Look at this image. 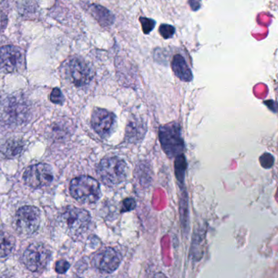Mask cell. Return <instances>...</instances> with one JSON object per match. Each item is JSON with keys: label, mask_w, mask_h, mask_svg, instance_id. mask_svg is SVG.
Listing matches in <instances>:
<instances>
[{"label": "cell", "mask_w": 278, "mask_h": 278, "mask_svg": "<svg viewBox=\"0 0 278 278\" xmlns=\"http://www.w3.org/2000/svg\"><path fill=\"white\" fill-rule=\"evenodd\" d=\"M61 221L69 236L79 239L88 230L91 218L86 210L69 207L61 214Z\"/></svg>", "instance_id": "1"}, {"label": "cell", "mask_w": 278, "mask_h": 278, "mask_svg": "<svg viewBox=\"0 0 278 278\" xmlns=\"http://www.w3.org/2000/svg\"><path fill=\"white\" fill-rule=\"evenodd\" d=\"M71 195L82 204H94L100 198V183L90 176L73 179L69 186Z\"/></svg>", "instance_id": "2"}, {"label": "cell", "mask_w": 278, "mask_h": 278, "mask_svg": "<svg viewBox=\"0 0 278 278\" xmlns=\"http://www.w3.org/2000/svg\"><path fill=\"white\" fill-rule=\"evenodd\" d=\"M97 173L104 184L116 186L126 180L127 167L126 162L118 157L104 158L98 165Z\"/></svg>", "instance_id": "3"}, {"label": "cell", "mask_w": 278, "mask_h": 278, "mask_svg": "<svg viewBox=\"0 0 278 278\" xmlns=\"http://www.w3.org/2000/svg\"><path fill=\"white\" fill-rule=\"evenodd\" d=\"M160 142L162 149L170 158L183 155L185 143L181 133L180 126L175 122L161 126L159 130Z\"/></svg>", "instance_id": "4"}, {"label": "cell", "mask_w": 278, "mask_h": 278, "mask_svg": "<svg viewBox=\"0 0 278 278\" xmlns=\"http://www.w3.org/2000/svg\"><path fill=\"white\" fill-rule=\"evenodd\" d=\"M40 211L33 206H25L18 210L14 219L16 231L29 236L37 231L40 225Z\"/></svg>", "instance_id": "5"}, {"label": "cell", "mask_w": 278, "mask_h": 278, "mask_svg": "<svg viewBox=\"0 0 278 278\" xmlns=\"http://www.w3.org/2000/svg\"><path fill=\"white\" fill-rule=\"evenodd\" d=\"M51 258V251L43 243L29 246L23 255V262L29 270L39 272L45 269Z\"/></svg>", "instance_id": "6"}, {"label": "cell", "mask_w": 278, "mask_h": 278, "mask_svg": "<svg viewBox=\"0 0 278 278\" xmlns=\"http://www.w3.org/2000/svg\"><path fill=\"white\" fill-rule=\"evenodd\" d=\"M25 53L19 47L5 46L0 48V69L6 73H16L25 67Z\"/></svg>", "instance_id": "7"}, {"label": "cell", "mask_w": 278, "mask_h": 278, "mask_svg": "<svg viewBox=\"0 0 278 278\" xmlns=\"http://www.w3.org/2000/svg\"><path fill=\"white\" fill-rule=\"evenodd\" d=\"M53 177L52 169L47 164L32 165L26 169L23 175L25 183L33 188L48 186L53 181Z\"/></svg>", "instance_id": "8"}, {"label": "cell", "mask_w": 278, "mask_h": 278, "mask_svg": "<svg viewBox=\"0 0 278 278\" xmlns=\"http://www.w3.org/2000/svg\"><path fill=\"white\" fill-rule=\"evenodd\" d=\"M67 73L71 82L76 87H84L92 79V73L87 64L83 59L74 58L71 59L67 65Z\"/></svg>", "instance_id": "9"}, {"label": "cell", "mask_w": 278, "mask_h": 278, "mask_svg": "<svg viewBox=\"0 0 278 278\" xmlns=\"http://www.w3.org/2000/svg\"><path fill=\"white\" fill-rule=\"evenodd\" d=\"M121 262L122 256L112 247H107L98 251L92 260L93 265L95 268L108 273L116 271Z\"/></svg>", "instance_id": "10"}, {"label": "cell", "mask_w": 278, "mask_h": 278, "mask_svg": "<svg viewBox=\"0 0 278 278\" xmlns=\"http://www.w3.org/2000/svg\"><path fill=\"white\" fill-rule=\"evenodd\" d=\"M116 118L108 110L96 108L91 116V126L100 137H107L113 131Z\"/></svg>", "instance_id": "11"}, {"label": "cell", "mask_w": 278, "mask_h": 278, "mask_svg": "<svg viewBox=\"0 0 278 278\" xmlns=\"http://www.w3.org/2000/svg\"><path fill=\"white\" fill-rule=\"evenodd\" d=\"M4 107V115L7 121L20 122L26 118V105L22 101L15 98L8 100Z\"/></svg>", "instance_id": "12"}, {"label": "cell", "mask_w": 278, "mask_h": 278, "mask_svg": "<svg viewBox=\"0 0 278 278\" xmlns=\"http://www.w3.org/2000/svg\"><path fill=\"white\" fill-rule=\"evenodd\" d=\"M172 69L174 74L182 82L189 83L192 81V72L182 55H175L173 56L172 61Z\"/></svg>", "instance_id": "13"}, {"label": "cell", "mask_w": 278, "mask_h": 278, "mask_svg": "<svg viewBox=\"0 0 278 278\" xmlns=\"http://www.w3.org/2000/svg\"><path fill=\"white\" fill-rule=\"evenodd\" d=\"M24 143L19 139H9L0 147V153L7 159L16 158L22 154Z\"/></svg>", "instance_id": "14"}, {"label": "cell", "mask_w": 278, "mask_h": 278, "mask_svg": "<svg viewBox=\"0 0 278 278\" xmlns=\"http://www.w3.org/2000/svg\"><path fill=\"white\" fill-rule=\"evenodd\" d=\"M90 13L92 14L94 19L102 26H112L114 22V16L110 11L101 5L91 4L90 5Z\"/></svg>", "instance_id": "15"}, {"label": "cell", "mask_w": 278, "mask_h": 278, "mask_svg": "<svg viewBox=\"0 0 278 278\" xmlns=\"http://www.w3.org/2000/svg\"><path fill=\"white\" fill-rule=\"evenodd\" d=\"M15 237L10 233H0V258L7 256L12 252L15 247Z\"/></svg>", "instance_id": "16"}, {"label": "cell", "mask_w": 278, "mask_h": 278, "mask_svg": "<svg viewBox=\"0 0 278 278\" xmlns=\"http://www.w3.org/2000/svg\"><path fill=\"white\" fill-rule=\"evenodd\" d=\"M186 161L184 155H181L176 157L175 161V174L176 179L180 182L181 184L184 183L185 173H186Z\"/></svg>", "instance_id": "17"}, {"label": "cell", "mask_w": 278, "mask_h": 278, "mask_svg": "<svg viewBox=\"0 0 278 278\" xmlns=\"http://www.w3.org/2000/svg\"><path fill=\"white\" fill-rule=\"evenodd\" d=\"M159 32L161 35L165 39H169L172 36L174 35L175 28L168 24H162L159 28Z\"/></svg>", "instance_id": "18"}, {"label": "cell", "mask_w": 278, "mask_h": 278, "mask_svg": "<svg viewBox=\"0 0 278 278\" xmlns=\"http://www.w3.org/2000/svg\"><path fill=\"white\" fill-rule=\"evenodd\" d=\"M139 22L141 23L143 33H146V34L151 33L153 29L155 28V21L150 19V18L140 17L139 18Z\"/></svg>", "instance_id": "19"}, {"label": "cell", "mask_w": 278, "mask_h": 278, "mask_svg": "<svg viewBox=\"0 0 278 278\" xmlns=\"http://www.w3.org/2000/svg\"><path fill=\"white\" fill-rule=\"evenodd\" d=\"M50 100L51 102L55 104H63L65 101V97L63 94L61 92V90L59 88H54L51 91V95H50Z\"/></svg>", "instance_id": "20"}, {"label": "cell", "mask_w": 278, "mask_h": 278, "mask_svg": "<svg viewBox=\"0 0 278 278\" xmlns=\"http://www.w3.org/2000/svg\"><path fill=\"white\" fill-rule=\"evenodd\" d=\"M136 207L135 200L133 198H128L124 200L122 204V212H130L132 210L134 209Z\"/></svg>", "instance_id": "21"}, {"label": "cell", "mask_w": 278, "mask_h": 278, "mask_svg": "<svg viewBox=\"0 0 278 278\" xmlns=\"http://www.w3.org/2000/svg\"><path fill=\"white\" fill-rule=\"evenodd\" d=\"M69 268V264L66 261L61 260V261H57L55 264V271L58 273H65L68 271Z\"/></svg>", "instance_id": "22"}, {"label": "cell", "mask_w": 278, "mask_h": 278, "mask_svg": "<svg viewBox=\"0 0 278 278\" xmlns=\"http://www.w3.org/2000/svg\"><path fill=\"white\" fill-rule=\"evenodd\" d=\"M201 1L202 0H188L190 8L193 11H198L200 8V6H201Z\"/></svg>", "instance_id": "23"}, {"label": "cell", "mask_w": 278, "mask_h": 278, "mask_svg": "<svg viewBox=\"0 0 278 278\" xmlns=\"http://www.w3.org/2000/svg\"><path fill=\"white\" fill-rule=\"evenodd\" d=\"M6 26L7 16L2 12H0V32H2L5 29Z\"/></svg>", "instance_id": "24"}, {"label": "cell", "mask_w": 278, "mask_h": 278, "mask_svg": "<svg viewBox=\"0 0 278 278\" xmlns=\"http://www.w3.org/2000/svg\"><path fill=\"white\" fill-rule=\"evenodd\" d=\"M153 278H168L166 276H165L164 273H162V272H159V273H157V274H155V276H154V277Z\"/></svg>", "instance_id": "25"}]
</instances>
